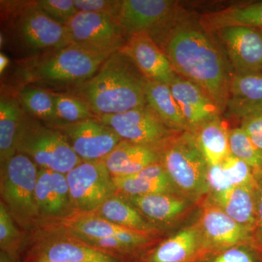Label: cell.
I'll return each instance as SVG.
<instances>
[{"instance_id":"obj_33","label":"cell","mask_w":262,"mask_h":262,"mask_svg":"<svg viewBox=\"0 0 262 262\" xmlns=\"http://www.w3.org/2000/svg\"><path fill=\"white\" fill-rule=\"evenodd\" d=\"M56 123L53 125L75 123L96 117L88 103L73 94L53 93Z\"/></svg>"},{"instance_id":"obj_4","label":"cell","mask_w":262,"mask_h":262,"mask_svg":"<svg viewBox=\"0 0 262 262\" xmlns=\"http://www.w3.org/2000/svg\"><path fill=\"white\" fill-rule=\"evenodd\" d=\"M111 55L70 45L33 60L24 70L26 80L52 89H77L91 80Z\"/></svg>"},{"instance_id":"obj_27","label":"cell","mask_w":262,"mask_h":262,"mask_svg":"<svg viewBox=\"0 0 262 262\" xmlns=\"http://www.w3.org/2000/svg\"><path fill=\"white\" fill-rule=\"evenodd\" d=\"M145 96L147 104L168 128L175 132H189L187 122L169 84L147 80Z\"/></svg>"},{"instance_id":"obj_37","label":"cell","mask_w":262,"mask_h":262,"mask_svg":"<svg viewBox=\"0 0 262 262\" xmlns=\"http://www.w3.org/2000/svg\"><path fill=\"white\" fill-rule=\"evenodd\" d=\"M36 3L50 18L63 26L78 13L74 0H39Z\"/></svg>"},{"instance_id":"obj_6","label":"cell","mask_w":262,"mask_h":262,"mask_svg":"<svg viewBox=\"0 0 262 262\" xmlns=\"http://www.w3.org/2000/svg\"><path fill=\"white\" fill-rule=\"evenodd\" d=\"M38 172L37 165L21 153L1 165V201L24 232L31 233L42 225L36 200Z\"/></svg>"},{"instance_id":"obj_9","label":"cell","mask_w":262,"mask_h":262,"mask_svg":"<svg viewBox=\"0 0 262 262\" xmlns=\"http://www.w3.org/2000/svg\"><path fill=\"white\" fill-rule=\"evenodd\" d=\"M66 27L72 44L99 54L120 51L127 39L118 18L111 15L78 12Z\"/></svg>"},{"instance_id":"obj_42","label":"cell","mask_w":262,"mask_h":262,"mask_svg":"<svg viewBox=\"0 0 262 262\" xmlns=\"http://www.w3.org/2000/svg\"><path fill=\"white\" fill-rule=\"evenodd\" d=\"M0 262H20L19 258H15L8 256L5 253L0 252Z\"/></svg>"},{"instance_id":"obj_19","label":"cell","mask_w":262,"mask_h":262,"mask_svg":"<svg viewBox=\"0 0 262 262\" xmlns=\"http://www.w3.org/2000/svg\"><path fill=\"white\" fill-rule=\"evenodd\" d=\"M120 51L130 58L147 80L170 84L177 77L165 52L147 33L127 37Z\"/></svg>"},{"instance_id":"obj_8","label":"cell","mask_w":262,"mask_h":262,"mask_svg":"<svg viewBox=\"0 0 262 262\" xmlns=\"http://www.w3.org/2000/svg\"><path fill=\"white\" fill-rule=\"evenodd\" d=\"M28 262H124L84 244L53 225L30 233Z\"/></svg>"},{"instance_id":"obj_11","label":"cell","mask_w":262,"mask_h":262,"mask_svg":"<svg viewBox=\"0 0 262 262\" xmlns=\"http://www.w3.org/2000/svg\"><path fill=\"white\" fill-rule=\"evenodd\" d=\"M122 141L159 151L177 133L162 122L149 105L117 115L96 116Z\"/></svg>"},{"instance_id":"obj_29","label":"cell","mask_w":262,"mask_h":262,"mask_svg":"<svg viewBox=\"0 0 262 262\" xmlns=\"http://www.w3.org/2000/svg\"><path fill=\"white\" fill-rule=\"evenodd\" d=\"M94 213L125 228L160 235L163 234L153 227L125 196L117 192L108 198Z\"/></svg>"},{"instance_id":"obj_16","label":"cell","mask_w":262,"mask_h":262,"mask_svg":"<svg viewBox=\"0 0 262 262\" xmlns=\"http://www.w3.org/2000/svg\"><path fill=\"white\" fill-rule=\"evenodd\" d=\"M234 74L262 72V30L234 26L217 31Z\"/></svg>"},{"instance_id":"obj_40","label":"cell","mask_w":262,"mask_h":262,"mask_svg":"<svg viewBox=\"0 0 262 262\" xmlns=\"http://www.w3.org/2000/svg\"><path fill=\"white\" fill-rule=\"evenodd\" d=\"M257 190V209H256V222L253 232V244L262 253V172L255 173Z\"/></svg>"},{"instance_id":"obj_39","label":"cell","mask_w":262,"mask_h":262,"mask_svg":"<svg viewBox=\"0 0 262 262\" xmlns=\"http://www.w3.org/2000/svg\"><path fill=\"white\" fill-rule=\"evenodd\" d=\"M241 129L258 149L262 150V113L253 114L241 120Z\"/></svg>"},{"instance_id":"obj_38","label":"cell","mask_w":262,"mask_h":262,"mask_svg":"<svg viewBox=\"0 0 262 262\" xmlns=\"http://www.w3.org/2000/svg\"><path fill=\"white\" fill-rule=\"evenodd\" d=\"M78 12L99 13L118 18L122 1L119 0H74Z\"/></svg>"},{"instance_id":"obj_34","label":"cell","mask_w":262,"mask_h":262,"mask_svg":"<svg viewBox=\"0 0 262 262\" xmlns=\"http://www.w3.org/2000/svg\"><path fill=\"white\" fill-rule=\"evenodd\" d=\"M26 237L3 202H0V249L2 252L20 258Z\"/></svg>"},{"instance_id":"obj_14","label":"cell","mask_w":262,"mask_h":262,"mask_svg":"<svg viewBox=\"0 0 262 262\" xmlns=\"http://www.w3.org/2000/svg\"><path fill=\"white\" fill-rule=\"evenodd\" d=\"M198 213L195 221L201 233L203 253L253 243V234L250 231L207 200L200 203Z\"/></svg>"},{"instance_id":"obj_18","label":"cell","mask_w":262,"mask_h":262,"mask_svg":"<svg viewBox=\"0 0 262 262\" xmlns=\"http://www.w3.org/2000/svg\"><path fill=\"white\" fill-rule=\"evenodd\" d=\"M36 200L42 226L61 222L76 213L65 174L39 168Z\"/></svg>"},{"instance_id":"obj_7","label":"cell","mask_w":262,"mask_h":262,"mask_svg":"<svg viewBox=\"0 0 262 262\" xmlns=\"http://www.w3.org/2000/svg\"><path fill=\"white\" fill-rule=\"evenodd\" d=\"M17 153L27 155L39 168L67 175L82 160L56 127L46 126L25 112Z\"/></svg>"},{"instance_id":"obj_26","label":"cell","mask_w":262,"mask_h":262,"mask_svg":"<svg viewBox=\"0 0 262 262\" xmlns=\"http://www.w3.org/2000/svg\"><path fill=\"white\" fill-rule=\"evenodd\" d=\"M229 130L227 124L219 115L191 133L208 166L218 165L231 155Z\"/></svg>"},{"instance_id":"obj_10","label":"cell","mask_w":262,"mask_h":262,"mask_svg":"<svg viewBox=\"0 0 262 262\" xmlns=\"http://www.w3.org/2000/svg\"><path fill=\"white\" fill-rule=\"evenodd\" d=\"M66 176L76 213H94L117 192L103 161L81 162Z\"/></svg>"},{"instance_id":"obj_28","label":"cell","mask_w":262,"mask_h":262,"mask_svg":"<svg viewBox=\"0 0 262 262\" xmlns=\"http://www.w3.org/2000/svg\"><path fill=\"white\" fill-rule=\"evenodd\" d=\"M208 194L242 185H255V172L248 164L231 154L222 163L208 166Z\"/></svg>"},{"instance_id":"obj_13","label":"cell","mask_w":262,"mask_h":262,"mask_svg":"<svg viewBox=\"0 0 262 262\" xmlns=\"http://www.w3.org/2000/svg\"><path fill=\"white\" fill-rule=\"evenodd\" d=\"M53 127L64 136L82 161H102L122 141L111 127L96 117Z\"/></svg>"},{"instance_id":"obj_22","label":"cell","mask_w":262,"mask_h":262,"mask_svg":"<svg viewBox=\"0 0 262 262\" xmlns=\"http://www.w3.org/2000/svg\"><path fill=\"white\" fill-rule=\"evenodd\" d=\"M205 199L222 210L253 234L256 222L257 190L255 185H242L208 194Z\"/></svg>"},{"instance_id":"obj_5","label":"cell","mask_w":262,"mask_h":262,"mask_svg":"<svg viewBox=\"0 0 262 262\" xmlns=\"http://www.w3.org/2000/svg\"><path fill=\"white\" fill-rule=\"evenodd\" d=\"M158 152L177 192L200 205L208 195V165L192 134L177 133Z\"/></svg>"},{"instance_id":"obj_2","label":"cell","mask_w":262,"mask_h":262,"mask_svg":"<svg viewBox=\"0 0 262 262\" xmlns=\"http://www.w3.org/2000/svg\"><path fill=\"white\" fill-rule=\"evenodd\" d=\"M147 80L121 51L114 53L96 75L75 90L95 116L117 115L147 104Z\"/></svg>"},{"instance_id":"obj_35","label":"cell","mask_w":262,"mask_h":262,"mask_svg":"<svg viewBox=\"0 0 262 262\" xmlns=\"http://www.w3.org/2000/svg\"><path fill=\"white\" fill-rule=\"evenodd\" d=\"M231 154L248 164L255 173L262 172V150L258 149L241 127L229 130Z\"/></svg>"},{"instance_id":"obj_20","label":"cell","mask_w":262,"mask_h":262,"mask_svg":"<svg viewBox=\"0 0 262 262\" xmlns=\"http://www.w3.org/2000/svg\"><path fill=\"white\" fill-rule=\"evenodd\" d=\"M202 253L201 233L194 221L162 239L139 262H195Z\"/></svg>"},{"instance_id":"obj_24","label":"cell","mask_w":262,"mask_h":262,"mask_svg":"<svg viewBox=\"0 0 262 262\" xmlns=\"http://www.w3.org/2000/svg\"><path fill=\"white\" fill-rule=\"evenodd\" d=\"M117 192L125 196L179 194L161 163L150 165L132 175L113 177Z\"/></svg>"},{"instance_id":"obj_23","label":"cell","mask_w":262,"mask_h":262,"mask_svg":"<svg viewBox=\"0 0 262 262\" xmlns=\"http://www.w3.org/2000/svg\"><path fill=\"white\" fill-rule=\"evenodd\" d=\"M258 113H262V72L234 74L226 105V115L242 120Z\"/></svg>"},{"instance_id":"obj_36","label":"cell","mask_w":262,"mask_h":262,"mask_svg":"<svg viewBox=\"0 0 262 262\" xmlns=\"http://www.w3.org/2000/svg\"><path fill=\"white\" fill-rule=\"evenodd\" d=\"M195 262H262V253L253 243L202 253Z\"/></svg>"},{"instance_id":"obj_25","label":"cell","mask_w":262,"mask_h":262,"mask_svg":"<svg viewBox=\"0 0 262 262\" xmlns=\"http://www.w3.org/2000/svg\"><path fill=\"white\" fill-rule=\"evenodd\" d=\"M102 161L112 177H119L138 173L160 158L157 150L122 140Z\"/></svg>"},{"instance_id":"obj_1","label":"cell","mask_w":262,"mask_h":262,"mask_svg":"<svg viewBox=\"0 0 262 262\" xmlns=\"http://www.w3.org/2000/svg\"><path fill=\"white\" fill-rule=\"evenodd\" d=\"M155 42L177 75L201 87L225 113L234 72L211 34L182 13Z\"/></svg>"},{"instance_id":"obj_17","label":"cell","mask_w":262,"mask_h":262,"mask_svg":"<svg viewBox=\"0 0 262 262\" xmlns=\"http://www.w3.org/2000/svg\"><path fill=\"white\" fill-rule=\"evenodd\" d=\"M153 227L161 232L183 223L199 205L179 194L125 196Z\"/></svg>"},{"instance_id":"obj_30","label":"cell","mask_w":262,"mask_h":262,"mask_svg":"<svg viewBox=\"0 0 262 262\" xmlns=\"http://www.w3.org/2000/svg\"><path fill=\"white\" fill-rule=\"evenodd\" d=\"M25 110L18 98L2 96L0 99V164L17 154V144Z\"/></svg>"},{"instance_id":"obj_32","label":"cell","mask_w":262,"mask_h":262,"mask_svg":"<svg viewBox=\"0 0 262 262\" xmlns=\"http://www.w3.org/2000/svg\"><path fill=\"white\" fill-rule=\"evenodd\" d=\"M18 99L31 116L53 125L56 123L53 92L37 86H24L19 91Z\"/></svg>"},{"instance_id":"obj_12","label":"cell","mask_w":262,"mask_h":262,"mask_svg":"<svg viewBox=\"0 0 262 262\" xmlns=\"http://www.w3.org/2000/svg\"><path fill=\"white\" fill-rule=\"evenodd\" d=\"M182 14L171 0H122L118 20L127 38L147 33L157 40Z\"/></svg>"},{"instance_id":"obj_41","label":"cell","mask_w":262,"mask_h":262,"mask_svg":"<svg viewBox=\"0 0 262 262\" xmlns=\"http://www.w3.org/2000/svg\"><path fill=\"white\" fill-rule=\"evenodd\" d=\"M8 64H9V58L5 55L1 53V55H0V72H1V74L5 72Z\"/></svg>"},{"instance_id":"obj_21","label":"cell","mask_w":262,"mask_h":262,"mask_svg":"<svg viewBox=\"0 0 262 262\" xmlns=\"http://www.w3.org/2000/svg\"><path fill=\"white\" fill-rule=\"evenodd\" d=\"M169 86L185 119L189 132L222 113L213 100L191 81L177 75Z\"/></svg>"},{"instance_id":"obj_15","label":"cell","mask_w":262,"mask_h":262,"mask_svg":"<svg viewBox=\"0 0 262 262\" xmlns=\"http://www.w3.org/2000/svg\"><path fill=\"white\" fill-rule=\"evenodd\" d=\"M18 25L20 38L29 49L53 51L72 45L67 27L50 18L36 2L20 8Z\"/></svg>"},{"instance_id":"obj_31","label":"cell","mask_w":262,"mask_h":262,"mask_svg":"<svg viewBox=\"0 0 262 262\" xmlns=\"http://www.w3.org/2000/svg\"><path fill=\"white\" fill-rule=\"evenodd\" d=\"M200 22L210 33L234 26L252 27L262 30V2L232 7L204 15L201 16Z\"/></svg>"},{"instance_id":"obj_3","label":"cell","mask_w":262,"mask_h":262,"mask_svg":"<svg viewBox=\"0 0 262 262\" xmlns=\"http://www.w3.org/2000/svg\"><path fill=\"white\" fill-rule=\"evenodd\" d=\"M66 233L125 262L138 259L161 241L163 235L140 232L112 223L94 213H75L51 224Z\"/></svg>"}]
</instances>
